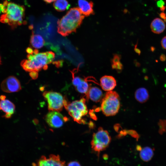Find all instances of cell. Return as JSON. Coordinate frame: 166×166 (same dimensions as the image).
I'll return each mask as SVG.
<instances>
[{
    "label": "cell",
    "mask_w": 166,
    "mask_h": 166,
    "mask_svg": "<svg viewBox=\"0 0 166 166\" xmlns=\"http://www.w3.org/2000/svg\"><path fill=\"white\" fill-rule=\"evenodd\" d=\"M55 57V54L52 51L39 53L37 49L27 56V59L22 60L21 65L27 72H38L42 69L45 70L48 65L51 63Z\"/></svg>",
    "instance_id": "cell-1"
},
{
    "label": "cell",
    "mask_w": 166,
    "mask_h": 166,
    "mask_svg": "<svg viewBox=\"0 0 166 166\" xmlns=\"http://www.w3.org/2000/svg\"><path fill=\"white\" fill-rule=\"evenodd\" d=\"M45 119L49 126L57 128L62 126L64 123L68 121V119L58 112L50 111L46 115Z\"/></svg>",
    "instance_id": "cell-8"
},
{
    "label": "cell",
    "mask_w": 166,
    "mask_h": 166,
    "mask_svg": "<svg viewBox=\"0 0 166 166\" xmlns=\"http://www.w3.org/2000/svg\"><path fill=\"white\" fill-rule=\"evenodd\" d=\"M166 27L164 21L159 18H156L152 22L150 28L152 31L156 34H160L162 33Z\"/></svg>",
    "instance_id": "cell-15"
},
{
    "label": "cell",
    "mask_w": 166,
    "mask_h": 166,
    "mask_svg": "<svg viewBox=\"0 0 166 166\" xmlns=\"http://www.w3.org/2000/svg\"><path fill=\"white\" fill-rule=\"evenodd\" d=\"M150 49L151 51H152V52H153L155 50V48L153 46H151L150 48Z\"/></svg>",
    "instance_id": "cell-33"
},
{
    "label": "cell",
    "mask_w": 166,
    "mask_h": 166,
    "mask_svg": "<svg viewBox=\"0 0 166 166\" xmlns=\"http://www.w3.org/2000/svg\"><path fill=\"white\" fill-rule=\"evenodd\" d=\"M135 97L138 102L141 103L145 102L149 99V95L148 91L144 88H138L135 92Z\"/></svg>",
    "instance_id": "cell-16"
},
{
    "label": "cell",
    "mask_w": 166,
    "mask_h": 166,
    "mask_svg": "<svg viewBox=\"0 0 166 166\" xmlns=\"http://www.w3.org/2000/svg\"><path fill=\"white\" fill-rule=\"evenodd\" d=\"M142 148L140 146V145H137L136 146V149L138 151H140Z\"/></svg>",
    "instance_id": "cell-32"
},
{
    "label": "cell",
    "mask_w": 166,
    "mask_h": 166,
    "mask_svg": "<svg viewBox=\"0 0 166 166\" xmlns=\"http://www.w3.org/2000/svg\"><path fill=\"white\" fill-rule=\"evenodd\" d=\"M6 97L4 95H2L0 96V99L1 100H3L6 99Z\"/></svg>",
    "instance_id": "cell-31"
},
{
    "label": "cell",
    "mask_w": 166,
    "mask_h": 166,
    "mask_svg": "<svg viewBox=\"0 0 166 166\" xmlns=\"http://www.w3.org/2000/svg\"><path fill=\"white\" fill-rule=\"evenodd\" d=\"M4 10L0 21L7 24L11 28H15L23 23L25 8L24 6L7 0L3 3Z\"/></svg>",
    "instance_id": "cell-3"
},
{
    "label": "cell",
    "mask_w": 166,
    "mask_h": 166,
    "mask_svg": "<svg viewBox=\"0 0 166 166\" xmlns=\"http://www.w3.org/2000/svg\"><path fill=\"white\" fill-rule=\"evenodd\" d=\"M84 17L78 7L71 9L58 21V32L65 36L75 32L82 23Z\"/></svg>",
    "instance_id": "cell-2"
},
{
    "label": "cell",
    "mask_w": 166,
    "mask_h": 166,
    "mask_svg": "<svg viewBox=\"0 0 166 166\" xmlns=\"http://www.w3.org/2000/svg\"><path fill=\"white\" fill-rule=\"evenodd\" d=\"M161 44L162 47L166 49V36L164 37L162 39Z\"/></svg>",
    "instance_id": "cell-26"
},
{
    "label": "cell",
    "mask_w": 166,
    "mask_h": 166,
    "mask_svg": "<svg viewBox=\"0 0 166 166\" xmlns=\"http://www.w3.org/2000/svg\"><path fill=\"white\" fill-rule=\"evenodd\" d=\"M1 57H0V65L1 64Z\"/></svg>",
    "instance_id": "cell-35"
},
{
    "label": "cell",
    "mask_w": 166,
    "mask_h": 166,
    "mask_svg": "<svg viewBox=\"0 0 166 166\" xmlns=\"http://www.w3.org/2000/svg\"><path fill=\"white\" fill-rule=\"evenodd\" d=\"M30 42L32 46L36 49L42 48L45 44L44 40L41 35L34 33L31 36Z\"/></svg>",
    "instance_id": "cell-17"
},
{
    "label": "cell",
    "mask_w": 166,
    "mask_h": 166,
    "mask_svg": "<svg viewBox=\"0 0 166 166\" xmlns=\"http://www.w3.org/2000/svg\"><path fill=\"white\" fill-rule=\"evenodd\" d=\"M111 141V138L108 132L100 127L93 135L91 142V148L98 157L100 152L106 149Z\"/></svg>",
    "instance_id": "cell-6"
},
{
    "label": "cell",
    "mask_w": 166,
    "mask_h": 166,
    "mask_svg": "<svg viewBox=\"0 0 166 166\" xmlns=\"http://www.w3.org/2000/svg\"><path fill=\"white\" fill-rule=\"evenodd\" d=\"M30 75L31 77L34 79H36L38 77V72L36 71H33L30 72Z\"/></svg>",
    "instance_id": "cell-25"
},
{
    "label": "cell",
    "mask_w": 166,
    "mask_h": 166,
    "mask_svg": "<svg viewBox=\"0 0 166 166\" xmlns=\"http://www.w3.org/2000/svg\"><path fill=\"white\" fill-rule=\"evenodd\" d=\"M85 101V99L82 98L69 103L64 98V106L74 121L79 124H84L85 122L83 118L88 113Z\"/></svg>",
    "instance_id": "cell-4"
},
{
    "label": "cell",
    "mask_w": 166,
    "mask_h": 166,
    "mask_svg": "<svg viewBox=\"0 0 166 166\" xmlns=\"http://www.w3.org/2000/svg\"><path fill=\"white\" fill-rule=\"evenodd\" d=\"M112 66L114 69L118 70L122 69V64L119 60V57L117 55L114 56L112 60Z\"/></svg>",
    "instance_id": "cell-21"
},
{
    "label": "cell",
    "mask_w": 166,
    "mask_h": 166,
    "mask_svg": "<svg viewBox=\"0 0 166 166\" xmlns=\"http://www.w3.org/2000/svg\"><path fill=\"white\" fill-rule=\"evenodd\" d=\"M144 79L145 80H147L148 79V77L147 76H145V77H144Z\"/></svg>",
    "instance_id": "cell-34"
},
{
    "label": "cell",
    "mask_w": 166,
    "mask_h": 166,
    "mask_svg": "<svg viewBox=\"0 0 166 166\" xmlns=\"http://www.w3.org/2000/svg\"><path fill=\"white\" fill-rule=\"evenodd\" d=\"M120 107L118 94L114 91L108 92L101 100V109L106 116H113L118 112Z\"/></svg>",
    "instance_id": "cell-5"
},
{
    "label": "cell",
    "mask_w": 166,
    "mask_h": 166,
    "mask_svg": "<svg viewBox=\"0 0 166 166\" xmlns=\"http://www.w3.org/2000/svg\"><path fill=\"white\" fill-rule=\"evenodd\" d=\"M157 6L159 7L160 10L164 12L166 9V6H165V2L163 0H159L156 3Z\"/></svg>",
    "instance_id": "cell-23"
},
{
    "label": "cell",
    "mask_w": 166,
    "mask_h": 166,
    "mask_svg": "<svg viewBox=\"0 0 166 166\" xmlns=\"http://www.w3.org/2000/svg\"><path fill=\"white\" fill-rule=\"evenodd\" d=\"M117 82L115 78L112 76L105 75L100 80V85L102 89L106 91H112L115 87Z\"/></svg>",
    "instance_id": "cell-11"
},
{
    "label": "cell",
    "mask_w": 166,
    "mask_h": 166,
    "mask_svg": "<svg viewBox=\"0 0 166 166\" xmlns=\"http://www.w3.org/2000/svg\"><path fill=\"white\" fill-rule=\"evenodd\" d=\"M1 88L3 91L7 93L18 92L21 89L19 81L13 76L8 77L2 81Z\"/></svg>",
    "instance_id": "cell-9"
},
{
    "label": "cell",
    "mask_w": 166,
    "mask_h": 166,
    "mask_svg": "<svg viewBox=\"0 0 166 166\" xmlns=\"http://www.w3.org/2000/svg\"><path fill=\"white\" fill-rule=\"evenodd\" d=\"M164 70L166 72V68Z\"/></svg>",
    "instance_id": "cell-36"
},
{
    "label": "cell",
    "mask_w": 166,
    "mask_h": 166,
    "mask_svg": "<svg viewBox=\"0 0 166 166\" xmlns=\"http://www.w3.org/2000/svg\"><path fill=\"white\" fill-rule=\"evenodd\" d=\"M43 95L48 103L49 110L58 112L62 110L64 106V98L61 93L45 91L43 93Z\"/></svg>",
    "instance_id": "cell-7"
},
{
    "label": "cell",
    "mask_w": 166,
    "mask_h": 166,
    "mask_svg": "<svg viewBox=\"0 0 166 166\" xmlns=\"http://www.w3.org/2000/svg\"><path fill=\"white\" fill-rule=\"evenodd\" d=\"M86 96L87 99H90L96 102H100L103 98L102 91L97 87H90Z\"/></svg>",
    "instance_id": "cell-14"
},
{
    "label": "cell",
    "mask_w": 166,
    "mask_h": 166,
    "mask_svg": "<svg viewBox=\"0 0 166 166\" xmlns=\"http://www.w3.org/2000/svg\"><path fill=\"white\" fill-rule=\"evenodd\" d=\"M160 59L162 61H164L166 60L165 55L163 54H162L160 56Z\"/></svg>",
    "instance_id": "cell-28"
},
{
    "label": "cell",
    "mask_w": 166,
    "mask_h": 166,
    "mask_svg": "<svg viewBox=\"0 0 166 166\" xmlns=\"http://www.w3.org/2000/svg\"><path fill=\"white\" fill-rule=\"evenodd\" d=\"M45 2L48 3H50L52 2H54L56 0H43Z\"/></svg>",
    "instance_id": "cell-30"
},
{
    "label": "cell",
    "mask_w": 166,
    "mask_h": 166,
    "mask_svg": "<svg viewBox=\"0 0 166 166\" xmlns=\"http://www.w3.org/2000/svg\"><path fill=\"white\" fill-rule=\"evenodd\" d=\"M154 153L152 149L150 147H146L142 149L140 153L141 159L144 161H148L152 157Z\"/></svg>",
    "instance_id": "cell-18"
},
{
    "label": "cell",
    "mask_w": 166,
    "mask_h": 166,
    "mask_svg": "<svg viewBox=\"0 0 166 166\" xmlns=\"http://www.w3.org/2000/svg\"><path fill=\"white\" fill-rule=\"evenodd\" d=\"M38 166H65V162L57 155L51 154L48 157L42 156L38 160Z\"/></svg>",
    "instance_id": "cell-10"
},
{
    "label": "cell",
    "mask_w": 166,
    "mask_h": 166,
    "mask_svg": "<svg viewBox=\"0 0 166 166\" xmlns=\"http://www.w3.org/2000/svg\"><path fill=\"white\" fill-rule=\"evenodd\" d=\"M0 110H2L5 114L3 116L6 118H10L15 110L14 105L9 100L6 99L0 101Z\"/></svg>",
    "instance_id": "cell-12"
},
{
    "label": "cell",
    "mask_w": 166,
    "mask_h": 166,
    "mask_svg": "<svg viewBox=\"0 0 166 166\" xmlns=\"http://www.w3.org/2000/svg\"><path fill=\"white\" fill-rule=\"evenodd\" d=\"M88 80L87 78H83L80 83L75 87L78 92L87 94L90 87L87 82Z\"/></svg>",
    "instance_id": "cell-20"
},
{
    "label": "cell",
    "mask_w": 166,
    "mask_h": 166,
    "mask_svg": "<svg viewBox=\"0 0 166 166\" xmlns=\"http://www.w3.org/2000/svg\"><path fill=\"white\" fill-rule=\"evenodd\" d=\"M53 6L58 11H62L68 9L70 5L66 0H56L54 2Z\"/></svg>",
    "instance_id": "cell-19"
},
{
    "label": "cell",
    "mask_w": 166,
    "mask_h": 166,
    "mask_svg": "<svg viewBox=\"0 0 166 166\" xmlns=\"http://www.w3.org/2000/svg\"><path fill=\"white\" fill-rule=\"evenodd\" d=\"M4 10V7L3 3L0 4V13H3Z\"/></svg>",
    "instance_id": "cell-29"
},
{
    "label": "cell",
    "mask_w": 166,
    "mask_h": 166,
    "mask_svg": "<svg viewBox=\"0 0 166 166\" xmlns=\"http://www.w3.org/2000/svg\"><path fill=\"white\" fill-rule=\"evenodd\" d=\"M78 8L84 16H88L94 14L93 3L88 0H78Z\"/></svg>",
    "instance_id": "cell-13"
},
{
    "label": "cell",
    "mask_w": 166,
    "mask_h": 166,
    "mask_svg": "<svg viewBox=\"0 0 166 166\" xmlns=\"http://www.w3.org/2000/svg\"><path fill=\"white\" fill-rule=\"evenodd\" d=\"M158 125L160 127L159 132L162 134L166 131V120H160L158 122Z\"/></svg>",
    "instance_id": "cell-22"
},
{
    "label": "cell",
    "mask_w": 166,
    "mask_h": 166,
    "mask_svg": "<svg viewBox=\"0 0 166 166\" xmlns=\"http://www.w3.org/2000/svg\"><path fill=\"white\" fill-rule=\"evenodd\" d=\"M67 166H81L80 163L76 161H71L69 162L67 164Z\"/></svg>",
    "instance_id": "cell-24"
},
{
    "label": "cell",
    "mask_w": 166,
    "mask_h": 166,
    "mask_svg": "<svg viewBox=\"0 0 166 166\" xmlns=\"http://www.w3.org/2000/svg\"><path fill=\"white\" fill-rule=\"evenodd\" d=\"M159 15L161 18L164 19V21L166 22V14L164 12H162L159 14Z\"/></svg>",
    "instance_id": "cell-27"
}]
</instances>
